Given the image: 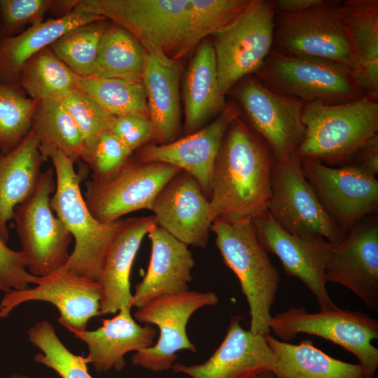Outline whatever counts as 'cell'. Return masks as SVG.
Wrapping results in <instances>:
<instances>
[{"instance_id":"1","label":"cell","mask_w":378,"mask_h":378,"mask_svg":"<svg viewBox=\"0 0 378 378\" xmlns=\"http://www.w3.org/2000/svg\"><path fill=\"white\" fill-rule=\"evenodd\" d=\"M251 0H78L74 11L121 26L143 46L177 60L230 24Z\"/></svg>"},{"instance_id":"2","label":"cell","mask_w":378,"mask_h":378,"mask_svg":"<svg viewBox=\"0 0 378 378\" xmlns=\"http://www.w3.org/2000/svg\"><path fill=\"white\" fill-rule=\"evenodd\" d=\"M274 157L240 116L228 127L218 153L209 198L212 217L251 216L267 210Z\"/></svg>"},{"instance_id":"3","label":"cell","mask_w":378,"mask_h":378,"mask_svg":"<svg viewBox=\"0 0 378 378\" xmlns=\"http://www.w3.org/2000/svg\"><path fill=\"white\" fill-rule=\"evenodd\" d=\"M39 148L46 160H51L55 174L56 188L50 198V207L75 241L69 258L62 269L97 281L122 219L112 222L96 219L81 192L83 178L76 172L74 160L51 145L40 143Z\"/></svg>"},{"instance_id":"4","label":"cell","mask_w":378,"mask_h":378,"mask_svg":"<svg viewBox=\"0 0 378 378\" xmlns=\"http://www.w3.org/2000/svg\"><path fill=\"white\" fill-rule=\"evenodd\" d=\"M225 264L237 276L249 307L254 334L270 333L271 309L279 288V271L260 243L251 216H223L211 227Z\"/></svg>"},{"instance_id":"5","label":"cell","mask_w":378,"mask_h":378,"mask_svg":"<svg viewBox=\"0 0 378 378\" xmlns=\"http://www.w3.org/2000/svg\"><path fill=\"white\" fill-rule=\"evenodd\" d=\"M302 122L298 157L342 166L378 134V99L364 95L340 104L304 103Z\"/></svg>"},{"instance_id":"6","label":"cell","mask_w":378,"mask_h":378,"mask_svg":"<svg viewBox=\"0 0 378 378\" xmlns=\"http://www.w3.org/2000/svg\"><path fill=\"white\" fill-rule=\"evenodd\" d=\"M273 92L304 103H344L365 95L353 70L337 62L272 50L254 74Z\"/></svg>"},{"instance_id":"7","label":"cell","mask_w":378,"mask_h":378,"mask_svg":"<svg viewBox=\"0 0 378 378\" xmlns=\"http://www.w3.org/2000/svg\"><path fill=\"white\" fill-rule=\"evenodd\" d=\"M275 18L274 1L251 0L230 24L211 36L223 95L261 67L272 50Z\"/></svg>"},{"instance_id":"8","label":"cell","mask_w":378,"mask_h":378,"mask_svg":"<svg viewBox=\"0 0 378 378\" xmlns=\"http://www.w3.org/2000/svg\"><path fill=\"white\" fill-rule=\"evenodd\" d=\"M269 328L282 341L288 342L300 333L322 337L354 354L363 368L366 378H374L378 368V321L358 311L337 307L309 313L303 307H292L272 316Z\"/></svg>"},{"instance_id":"9","label":"cell","mask_w":378,"mask_h":378,"mask_svg":"<svg viewBox=\"0 0 378 378\" xmlns=\"http://www.w3.org/2000/svg\"><path fill=\"white\" fill-rule=\"evenodd\" d=\"M52 167L43 172L37 188L27 201L17 205L13 220L32 275L46 276L67 262L73 237L50 207L56 182Z\"/></svg>"},{"instance_id":"10","label":"cell","mask_w":378,"mask_h":378,"mask_svg":"<svg viewBox=\"0 0 378 378\" xmlns=\"http://www.w3.org/2000/svg\"><path fill=\"white\" fill-rule=\"evenodd\" d=\"M342 1L323 0L297 13L276 14L273 51L333 61L355 70L341 14Z\"/></svg>"},{"instance_id":"11","label":"cell","mask_w":378,"mask_h":378,"mask_svg":"<svg viewBox=\"0 0 378 378\" xmlns=\"http://www.w3.org/2000/svg\"><path fill=\"white\" fill-rule=\"evenodd\" d=\"M267 210L277 224L293 234L321 237L335 244L347 233L321 206L302 173L296 153L274 160Z\"/></svg>"},{"instance_id":"12","label":"cell","mask_w":378,"mask_h":378,"mask_svg":"<svg viewBox=\"0 0 378 378\" xmlns=\"http://www.w3.org/2000/svg\"><path fill=\"white\" fill-rule=\"evenodd\" d=\"M218 302V297L212 291L188 290L155 299L137 308L134 318L140 323L157 326L160 335L155 345L133 354L132 363L153 372H162L172 369L178 358V351L188 350L196 353V346L186 332L187 323L197 310L214 306Z\"/></svg>"},{"instance_id":"13","label":"cell","mask_w":378,"mask_h":378,"mask_svg":"<svg viewBox=\"0 0 378 378\" xmlns=\"http://www.w3.org/2000/svg\"><path fill=\"white\" fill-rule=\"evenodd\" d=\"M180 171L168 164L142 162L131 156L110 178L87 181L83 197L96 219L115 221L131 212L151 210L158 192Z\"/></svg>"},{"instance_id":"14","label":"cell","mask_w":378,"mask_h":378,"mask_svg":"<svg viewBox=\"0 0 378 378\" xmlns=\"http://www.w3.org/2000/svg\"><path fill=\"white\" fill-rule=\"evenodd\" d=\"M302 173L331 220L347 232L378 209V181L349 164L300 159Z\"/></svg>"},{"instance_id":"15","label":"cell","mask_w":378,"mask_h":378,"mask_svg":"<svg viewBox=\"0 0 378 378\" xmlns=\"http://www.w3.org/2000/svg\"><path fill=\"white\" fill-rule=\"evenodd\" d=\"M234 87L232 90L251 127L268 145L274 159L295 153L304 134V103L273 92L252 75Z\"/></svg>"},{"instance_id":"16","label":"cell","mask_w":378,"mask_h":378,"mask_svg":"<svg viewBox=\"0 0 378 378\" xmlns=\"http://www.w3.org/2000/svg\"><path fill=\"white\" fill-rule=\"evenodd\" d=\"M257 237L277 256L285 273L298 279L316 298L320 309L337 306L328 293L326 270L332 244L321 237H302L284 230L267 210L253 218Z\"/></svg>"},{"instance_id":"17","label":"cell","mask_w":378,"mask_h":378,"mask_svg":"<svg viewBox=\"0 0 378 378\" xmlns=\"http://www.w3.org/2000/svg\"><path fill=\"white\" fill-rule=\"evenodd\" d=\"M102 297L97 281L60 269L40 276L34 288L5 293L0 302V318L24 302L42 301L58 309L57 321L69 331L85 330L92 318L100 316Z\"/></svg>"},{"instance_id":"18","label":"cell","mask_w":378,"mask_h":378,"mask_svg":"<svg viewBox=\"0 0 378 378\" xmlns=\"http://www.w3.org/2000/svg\"><path fill=\"white\" fill-rule=\"evenodd\" d=\"M241 317H231L225 336L204 363L192 365L174 363L172 370L191 378H256L265 372L276 375V358L264 335L241 326Z\"/></svg>"},{"instance_id":"19","label":"cell","mask_w":378,"mask_h":378,"mask_svg":"<svg viewBox=\"0 0 378 378\" xmlns=\"http://www.w3.org/2000/svg\"><path fill=\"white\" fill-rule=\"evenodd\" d=\"M240 115L237 105L228 104L206 127L168 144H148L136 150V159L168 164L188 173L197 181L209 200L218 153L228 127Z\"/></svg>"},{"instance_id":"20","label":"cell","mask_w":378,"mask_h":378,"mask_svg":"<svg viewBox=\"0 0 378 378\" xmlns=\"http://www.w3.org/2000/svg\"><path fill=\"white\" fill-rule=\"evenodd\" d=\"M328 282L353 292L368 309L378 311V221L360 222L338 244H332Z\"/></svg>"},{"instance_id":"21","label":"cell","mask_w":378,"mask_h":378,"mask_svg":"<svg viewBox=\"0 0 378 378\" xmlns=\"http://www.w3.org/2000/svg\"><path fill=\"white\" fill-rule=\"evenodd\" d=\"M156 225L188 246L204 248L214 218L197 181L180 171L161 189L151 210Z\"/></svg>"},{"instance_id":"22","label":"cell","mask_w":378,"mask_h":378,"mask_svg":"<svg viewBox=\"0 0 378 378\" xmlns=\"http://www.w3.org/2000/svg\"><path fill=\"white\" fill-rule=\"evenodd\" d=\"M151 254L147 272L135 286L132 305L139 308L159 298L188 290L195 265L188 246L156 224L148 232Z\"/></svg>"},{"instance_id":"23","label":"cell","mask_w":378,"mask_h":378,"mask_svg":"<svg viewBox=\"0 0 378 378\" xmlns=\"http://www.w3.org/2000/svg\"><path fill=\"white\" fill-rule=\"evenodd\" d=\"M155 224L153 216L122 220L97 279L102 293L100 316L133 307L130 283L132 266L144 237Z\"/></svg>"},{"instance_id":"24","label":"cell","mask_w":378,"mask_h":378,"mask_svg":"<svg viewBox=\"0 0 378 378\" xmlns=\"http://www.w3.org/2000/svg\"><path fill=\"white\" fill-rule=\"evenodd\" d=\"M143 48L142 82L153 139L157 144H165L175 141L181 129V68L177 60L149 46Z\"/></svg>"},{"instance_id":"25","label":"cell","mask_w":378,"mask_h":378,"mask_svg":"<svg viewBox=\"0 0 378 378\" xmlns=\"http://www.w3.org/2000/svg\"><path fill=\"white\" fill-rule=\"evenodd\" d=\"M124 308L94 330H71L76 338L88 346L90 363L96 372L112 369L120 372L125 366V355L153 345L157 331L151 325L141 326Z\"/></svg>"},{"instance_id":"26","label":"cell","mask_w":378,"mask_h":378,"mask_svg":"<svg viewBox=\"0 0 378 378\" xmlns=\"http://www.w3.org/2000/svg\"><path fill=\"white\" fill-rule=\"evenodd\" d=\"M39 147V140L29 131L11 151L0 153V237L6 243L15 207L34 195L41 179L46 159Z\"/></svg>"},{"instance_id":"27","label":"cell","mask_w":378,"mask_h":378,"mask_svg":"<svg viewBox=\"0 0 378 378\" xmlns=\"http://www.w3.org/2000/svg\"><path fill=\"white\" fill-rule=\"evenodd\" d=\"M340 9L355 59L354 77L365 95L378 99V1L345 0Z\"/></svg>"},{"instance_id":"28","label":"cell","mask_w":378,"mask_h":378,"mask_svg":"<svg viewBox=\"0 0 378 378\" xmlns=\"http://www.w3.org/2000/svg\"><path fill=\"white\" fill-rule=\"evenodd\" d=\"M225 97L219 90L214 46L205 38L198 45L183 80L186 132L199 130L211 116L220 114L227 106Z\"/></svg>"},{"instance_id":"29","label":"cell","mask_w":378,"mask_h":378,"mask_svg":"<svg viewBox=\"0 0 378 378\" xmlns=\"http://www.w3.org/2000/svg\"><path fill=\"white\" fill-rule=\"evenodd\" d=\"M105 18L74 10L63 18L45 20L15 36L1 38L0 80L18 85L21 69L30 57L69 30Z\"/></svg>"},{"instance_id":"30","label":"cell","mask_w":378,"mask_h":378,"mask_svg":"<svg viewBox=\"0 0 378 378\" xmlns=\"http://www.w3.org/2000/svg\"><path fill=\"white\" fill-rule=\"evenodd\" d=\"M276 356L277 378H366L362 366L332 358L310 340L294 344L264 335Z\"/></svg>"},{"instance_id":"31","label":"cell","mask_w":378,"mask_h":378,"mask_svg":"<svg viewBox=\"0 0 378 378\" xmlns=\"http://www.w3.org/2000/svg\"><path fill=\"white\" fill-rule=\"evenodd\" d=\"M144 50L130 32L111 22L104 31L92 76L142 81Z\"/></svg>"},{"instance_id":"32","label":"cell","mask_w":378,"mask_h":378,"mask_svg":"<svg viewBox=\"0 0 378 378\" xmlns=\"http://www.w3.org/2000/svg\"><path fill=\"white\" fill-rule=\"evenodd\" d=\"M18 85L37 101L61 102L77 89L75 74L49 47L24 64Z\"/></svg>"},{"instance_id":"33","label":"cell","mask_w":378,"mask_h":378,"mask_svg":"<svg viewBox=\"0 0 378 378\" xmlns=\"http://www.w3.org/2000/svg\"><path fill=\"white\" fill-rule=\"evenodd\" d=\"M30 131L40 143L57 148L75 163L82 162L85 151L83 135L61 102L38 101Z\"/></svg>"},{"instance_id":"34","label":"cell","mask_w":378,"mask_h":378,"mask_svg":"<svg viewBox=\"0 0 378 378\" xmlns=\"http://www.w3.org/2000/svg\"><path fill=\"white\" fill-rule=\"evenodd\" d=\"M75 79L77 88L88 94L110 115L144 114L149 116L142 81L76 74Z\"/></svg>"},{"instance_id":"35","label":"cell","mask_w":378,"mask_h":378,"mask_svg":"<svg viewBox=\"0 0 378 378\" xmlns=\"http://www.w3.org/2000/svg\"><path fill=\"white\" fill-rule=\"evenodd\" d=\"M108 25L102 19L74 28L49 48L75 74L92 76L102 40Z\"/></svg>"},{"instance_id":"36","label":"cell","mask_w":378,"mask_h":378,"mask_svg":"<svg viewBox=\"0 0 378 378\" xmlns=\"http://www.w3.org/2000/svg\"><path fill=\"white\" fill-rule=\"evenodd\" d=\"M38 102L19 85L0 80V153L11 151L27 135Z\"/></svg>"},{"instance_id":"37","label":"cell","mask_w":378,"mask_h":378,"mask_svg":"<svg viewBox=\"0 0 378 378\" xmlns=\"http://www.w3.org/2000/svg\"><path fill=\"white\" fill-rule=\"evenodd\" d=\"M28 337L41 351L34 356L36 362L52 369L62 378H92L88 372V358L71 352L49 321L36 323L29 329Z\"/></svg>"},{"instance_id":"38","label":"cell","mask_w":378,"mask_h":378,"mask_svg":"<svg viewBox=\"0 0 378 378\" xmlns=\"http://www.w3.org/2000/svg\"><path fill=\"white\" fill-rule=\"evenodd\" d=\"M79 128L85 143L82 162L88 164L99 136L111 117L88 94L77 88L61 101Z\"/></svg>"},{"instance_id":"39","label":"cell","mask_w":378,"mask_h":378,"mask_svg":"<svg viewBox=\"0 0 378 378\" xmlns=\"http://www.w3.org/2000/svg\"><path fill=\"white\" fill-rule=\"evenodd\" d=\"M52 0H0L1 38L15 36L45 20Z\"/></svg>"},{"instance_id":"40","label":"cell","mask_w":378,"mask_h":378,"mask_svg":"<svg viewBox=\"0 0 378 378\" xmlns=\"http://www.w3.org/2000/svg\"><path fill=\"white\" fill-rule=\"evenodd\" d=\"M132 153L108 130L99 137L88 164L92 180L100 181L112 176L130 159Z\"/></svg>"},{"instance_id":"41","label":"cell","mask_w":378,"mask_h":378,"mask_svg":"<svg viewBox=\"0 0 378 378\" xmlns=\"http://www.w3.org/2000/svg\"><path fill=\"white\" fill-rule=\"evenodd\" d=\"M39 279L28 272L23 252L10 248L0 237V293L27 289Z\"/></svg>"},{"instance_id":"42","label":"cell","mask_w":378,"mask_h":378,"mask_svg":"<svg viewBox=\"0 0 378 378\" xmlns=\"http://www.w3.org/2000/svg\"><path fill=\"white\" fill-rule=\"evenodd\" d=\"M107 130L114 134L132 152L137 150L153 139V128L150 118L144 114L111 116Z\"/></svg>"},{"instance_id":"43","label":"cell","mask_w":378,"mask_h":378,"mask_svg":"<svg viewBox=\"0 0 378 378\" xmlns=\"http://www.w3.org/2000/svg\"><path fill=\"white\" fill-rule=\"evenodd\" d=\"M377 177L378 174V134L358 150L345 164Z\"/></svg>"},{"instance_id":"44","label":"cell","mask_w":378,"mask_h":378,"mask_svg":"<svg viewBox=\"0 0 378 378\" xmlns=\"http://www.w3.org/2000/svg\"><path fill=\"white\" fill-rule=\"evenodd\" d=\"M323 0H275L276 14L297 13L321 4Z\"/></svg>"},{"instance_id":"45","label":"cell","mask_w":378,"mask_h":378,"mask_svg":"<svg viewBox=\"0 0 378 378\" xmlns=\"http://www.w3.org/2000/svg\"><path fill=\"white\" fill-rule=\"evenodd\" d=\"M78 0H52L48 15L50 18H63L74 10Z\"/></svg>"},{"instance_id":"46","label":"cell","mask_w":378,"mask_h":378,"mask_svg":"<svg viewBox=\"0 0 378 378\" xmlns=\"http://www.w3.org/2000/svg\"><path fill=\"white\" fill-rule=\"evenodd\" d=\"M256 378H277L275 374L272 372L268 371L263 372L258 375Z\"/></svg>"},{"instance_id":"47","label":"cell","mask_w":378,"mask_h":378,"mask_svg":"<svg viewBox=\"0 0 378 378\" xmlns=\"http://www.w3.org/2000/svg\"><path fill=\"white\" fill-rule=\"evenodd\" d=\"M8 378H30L27 375H20V374H11Z\"/></svg>"},{"instance_id":"48","label":"cell","mask_w":378,"mask_h":378,"mask_svg":"<svg viewBox=\"0 0 378 378\" xmlns=\"http://www.w3.org/2000/svg\"><path fill=\"white\" fill-rule=\"evenodd\" d=\"M1 16H0V38H1Z\"/></svg>"}]
</instances>
